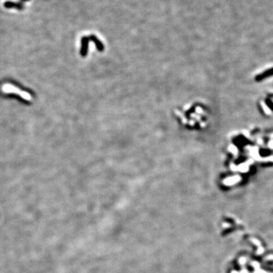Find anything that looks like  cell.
Instances as JSON below:
<instances>
[{"label": "cell", "instance_id": "6da1fadb", "mask_svg": "<svg viewBox=\"0 0 273 273\" xmlns=\"http://www.w3.org/2000/svg\"><path fill=\"white\" fill-rule=\"evenodd\" d=\"M3 90L5 93H12L18 94V95L21 96L23 99H26V100H29V101H30V100L32 99V97H31V96L29 93H26V92H24V91H22V90H21L20 89H18V88H17V87L11 85V84H9L3 85Z\"/></svg>", "mask_w": 273, "mask_h": 273}, {"label": "cell", "instance_id": "7a4b0ae2", "mask_svg": "<svg viewBox=\"0 0 273 273\" xmlns=\"http://www.w3.org/2000/svg\"><path fill=\"white\" fill-rule=\"evenodd\" d=\"M3 6L6 9H15L19 11H22L25 9V6L21 2L15 3L12 1H6L4 3Z\"/></svg>", "mask_w": 273, "mask_h": 273}, {"label": "cell", "instance_id": "3957f363", "mask_svg": "<svg viewBox=\"0 0 273 273\" xmlns=\"http://www.w3.org/2000/svg\"><path fill=\"white\" fill-rule=\"evenodd\" d=\"M29 1H31V0H20V2L21 3H27V2H29Z\"/></svg>", "mask_w": 273, "mask_h": 273}]
</instances>
